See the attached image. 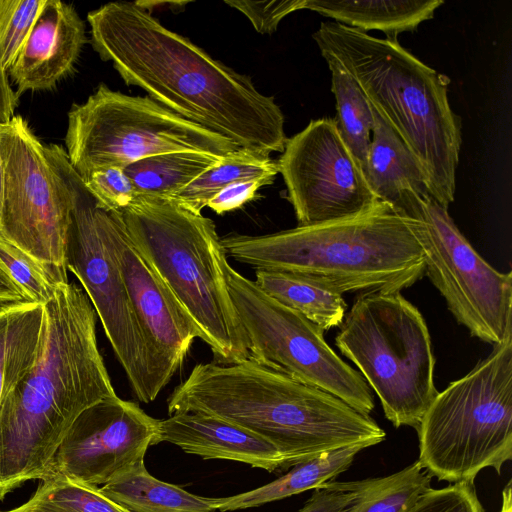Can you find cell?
<instances>
[{"label":"cell","instance_id":"cell-25","mask_svg":"<svg viewBox=\"0 0 512 512\" xmlns=\"http://www.w3.org/2000/svg\"><path fill=\"white\" fill-rule=\"evenodd\" d=\"M222 158L200 152H171L140 159L123 170L137 195L169 199Z\"/></svg>","mask_w":512,"mask_h":512},{"label":"cell","instance_id":"cell-33","mask_svg":"<svg viewBox=\"0 0 512 512\" xmlns=\"http://www.w3.org/2000/svg\"><path fill=\"white\" fill-rule=\"evenodd\" d=\"M83 182L98 202L111 211H123L137 196L132 182L122 168L96 170Z\"/></svg>","mask_w":512,"mask_h":512},{"label":"cell","instance_id":"cell-22","mask_svg":"<svg viewBox=\"0 0 512 512\" xmlns=\"http://www.w3.org/2000/svg\"><path fill=\"white\" fill-rule=\"evenodd\" d=\"M373 445L376 444L362 442L326 452L297 464L278 479L259 488L233 496L220 497L217 511L228 512L259 507L310 489H316L347 470L361 450Z\"/></svg>","mask_w":512,"mask_h":512},{"label":"cell","instance_id":"cell-6","mask_svg":"<svg viewBox=\"0 0 512 512\" xmlns=\"http://www.w3.org/2000/svg\"><path fill=\"white\" fill-rule=\"evenodd\" d=\"M120 213L132 244L191 319L214 362L250 356L214 222L172 199L146 195H137Z\"/></svg>","mask_w":512,"mask_h":512},{"label":"cell","instance_id":"cell-14","mask_svg":"<svg viewBox=\"0 0 512 512\" xmlns=\"http://www.w3.org/2000/svg\"><path fill=\"white\" fill-rule=\"evenodd\" d=\"M277 164L298 226L352 217L379 201L342 141L334 118L311 120L288 138Z\"/></svg>","mask_w":512,"mask_h":512},{"label":"cell","instance_id":"cell-10","mask_svg":"<svg viewBox=\"0 0 512 512\" xmlns=\"http://www.w3.org/2000/svg\"><path fill=\"white\" fill-rule=\"evenodd\" d=\"M227 275L252 357L370 415L374 397L369 385L326 343L322 329L267 295L230 264Z\"/></svg>","mask_w":512,"mask_h":512},{"label":"cell","instance_id":"cell-26","mask_svg":"<svg viewBox=\"0 0 512 512\" xmlns=\"http://www.w3.org/2000/svg\"><path fill=\"white\" fill-rule=\"evenodd\" d=\"M322 57L331 72V91L337 111L334 120L338 133L365 177L374 125L371 104L338 60L329 55Z\"/></svg>","mask_w":512,"mask_h":512},{"label":"cell","instance_id":"cell-1","mask_svg":"<svg viewBox=\"0 0 512 512\" xmlns=\"http://www.w3.org/2000/svg\"><path fill=\"white\" fill-rule=\"evenodd\" d=\"M87 20L94 50L127 85L239 148L284 151V114L249 76L167 29L135 2L107 3Z\"/></svg>","mask_w":512,"mask_h":512},{"label":"cell","instance_id":"cell-28","mask_svg":"<svg viewBox=\"0 0 512 512\" xmlns=\"http://www.w3.org/2000/svg\"><path fill=\"white\" fill-rule=\"evenodd\" d=\"M431 477L417 460L392 475L371 478L344 512H406L431 488Z\"/></svg>","mask_w":512,"mask_h":512},{"label":"cell","instance_id":"cell-7","mask_svg":"<svg viewBox=\"0 0 512 512\" xmlns=\"http://www.w3.org/2000/svg\"><path fill=\"white\" fill-rule=\"evenodd\" d=\"M422 467L438 480L498 474L512 458V332L462 378L438 392L417 429Z\"/></svg>","mask_w":512,"mask_h":512},{"label":"cell","instance_id":"cell-39","mask_svg":"<svg viewBox=\"0 0 512 512\" xmlns=\"http://www.w3.org/2000/svg\"><path fill=\"white\" fill-rule=\"evenodd\" d=\"M2 180H3V168H2V160L0 155V207H1V197H2Z\"/></svg>","mask_w":512,"mask_h":512},{"label":"cell","instance_id":"cell-30","mask_svg":"<svg viewBox=\"0 0 512 512\" xmlns=\"http://www.w3.org/2000/svg\"><path fill=\"white\" fill-rule=\"evenodd\" d=\"M0 264L32 302L45 304L63 282L0 232Z\"/></svg>","mask_w":512,"mask_h":512},{"label":"cell","instance_id":"cell-11","mask_svg":"<svg viewBox=\"0 0 512 512\" xmlns=\"http://www.w3.org/2000/svg\"><path fill=\"white\" fill-rule=\"evenodd\" d=\"M45 154L71 200L67 270L81 283L136 398L152 402L147 350L120 270L104 241L100 203L69 163L61 146H44Z\"/></svg>","mask_w":512,"mask_h":512},{"label":"cell","instance_id":"cell-34","mask_svg":"<svg viewBox=\"0 0 512 512\" xmlns=\"http://www.w3.org/2000/svg\"><path fill=\"white\" fill-rule=\"evenodd\" d=\"M232 8L243 13L256 31L270 34L276 31L280 21L290 13L305 9L306 0L273 1H225Z\"/></svg>","mask_w":512,"mask_h":512},{"label":"cell","instance_id":"cell-31","mask_svg":"<svg viewBox=\"0 0 512 512\" xmlns=\"http://www.w3.org/2000/svg\"><path fill=\"white\" fill-rule=\"evenodd\" d=\"M45 0H0V65L8 72Z\"/></svg>","mask_w":512,"mask_h":512},{"label":"cell","instance_id":"cell-29","mask_svg":"<svg viewBox=\"0 0 512 512\" xmlns=\"http://www.w3.org/2000/svg\"><path fill=\"white\" fill-rule=\"evenodd\" d=\"M0 512H128L104 496L99 487L64 477L42 480L23 504Z\"/></svg>","mask_w":512,"mask_h":512},{"label":"cell","instance_id":"cell-23","mask_svg":"<svg viewBox=\"0 0 512 512\" xmlns=\"http://www.w3.org/2000/svg\"><path fill=\"white\" fill-rule=\"evenodd\" d=\"M255 283L270 297L300 313L323 331L339 327L347 304L341 293L301 274L256 270Z\"/></svg>","mask_w":512,"mask_h":512},{"label":"cell","instance_id":"cell-24","mask_svg":"<svg viewBox=\"0 0 512 512\" xmlns=\"http://www.w3.org/2000/svg\"><path fill=\"white\" fill-rule=\"evenodd\" d=\"M43 318V304L32 301L0 309V403L33 365Z\"/></svg>","mask_w":512,"mask_h":512},{"label":"cell","instance_id":"cell-2","mask_svg":"<svg viewBox=\"0 0 512 512\" xmlns=\"http://www.w3.org/2000/svg\"><path fill=\"white\" fill-rule=\"evenodd\" d=\"M43 308L37 357L0 403V500L27 481L44 480L77 417L116 395L84 290L62 283Z\"/></svg>","mask_w":512,"mask_h":512},{"label":"cell","instance_id":"cell-5","mask_svg":"<svg viewBox=\"0 0 512 512\" xmlns=\"http://www.w3.org/2000/svg\"><path fill=\"white\" fill-rule=\"evenodd\" d=\"M321 55L334 57L420 161L433 198L454 201L462 144L461 119L448 99L449 77L399 42L335 21L312 34Z\"/></svg>","mask_w":512,"mask_h":512},{"label":"cell","instance_id":"cell-19","mask_svg":"<svg viewBox=\"0 0 512 512\" xmlns=\"http://www.w3.org/2000/svg\"><path fill=\"white\" fill-rule=\"evenodd\" d=\"M371 107L374 125L365 179L379 201L406 217L433 197L429 181L417 157L380 112L372 104Z\"/></svg>","mask_w":512,"mask_h":512},{"label":"cell","instance_id":"cell-21","mask_svg":"<svg viewBox=\"0 0 512 512\" xmlns=\"http://www.w3.org/2000/svg\"><path fill=\"white\" fill-rule=\"evenodd\" d=\"M100 492L128 512H216L220 497L192 494L153 477L144 461L126 469Z\"/></svg>","mask_w":512,"mask_h":512},{"label":"cell","instance_id":"cell-36","mask_svg":"<svg viewBox=\"0 0 512 512\" xmlns=\"http://www.w3.org/2000/svg\"><path fill=\"white\" fill-rule=\"evenodd\" d=\"M273 181V179L260 178L234 182L212 197L207 207L217 214L239 209L244 204L259 197L257 191L263 186L272 184Z\"/></svg>","mask_w":512,"mask_h":512},{"label":"cell","instance_id":"cell-12","mask_svg":"<svg viewBox=\"0 0 512 512\" xmlns=\"http://www.w3.org/2000/svg\"><path fill=\"white\" fill-rule=\"evenodd\" d=\"M0 155V232L67 283L70 196L22 116L0 125Z\"/></svg>","mask_w":512,"mask_h":512},{"label":"cell","instance_id":"cell-37","mask_svg":"<svg viewBox=\"0 0 512 512\" xmlns=\"http://www.w3.org/2000/svg\"><path fill=\"white\" fill-rule=\"evenodd\" d=\"M17 103L18 95L12 90L8 74L0 65V125L12 119Z\"/></svg>","mask_w":512,"mask_h":512},{"label":"cell","instance_id":"cell-4","mask_svg":"<svg viewBox=\"0 0 512 512\" xmlns=\"http://www.w3.org/2000/svg\"><path fill=\"white\" fill-rule=\"evenodd\" d=\"M227 257L256 270L292 272L343 294L400 292L425 272L406 217L378 201L352 217L266 235L220 238Z\"/></svg>","mask_w":512,"mask_h":512},{"label":"cell","instance_id":"cell-20","mask_svg":"<svg viewBox=\"0 0 512 512\" xmlns=\"http://www.w3.org/2000/svg\"><path fill=\"white\" fill-rule=\"evenodd\" d=\"M442 0H306L305 9L362 32L379 30L387 40L398 42L404 32H414L432 19Z\"/></svg>","mask_w":512,"mask_h":512},{"label":"cell","instance_id":"cell-38","mask_svg":"<svg viewBox=\"0 0 512 512\" xmlns=\"http://www.w3.org/2000/svg\"><path fill=\"white\" fill-rule=\"evenodd\" d=\"M30 301L0 264V309L9 305Z\"/></svg>","mask_w":512,"mask_h":512},{"label":"cell","instance_id":"cell-17","mask_svg":"<svg viewBox=\"0 0 512 512\" xmlns=\"http://www.w3.org/2000/svg\"><path fill=\"white\" fill-rule=\"evenodd\" d=\"M85 42V25L75 8L59 0H45L8 70L17 95L55 87L71 73Z\"/></svg>","mask_w":512,"mask_h":512},{"label":"cell","instance_id":"cell-13","mask_svg":"<svg viewBox=\"0 0 512 512\" xmlns=\"http://www.w3.org/2000/svg\"><path fill=\"white\" fill-rule=\"evenodd\" d=\"M424 256L425 272L457 322L496 345L512 332V273L493 268L433 197L406 217Z\"/></svg>","mask_w":512,"mask_h":512},{"label":"cell","instance_id":"cell-9","mask_svg":"<svg viewBox=\"0 0 512 512\" xmlns=\"http://www.w3.org/2000/svg\"><path fill=\"white\" fill-rule=\"evenodd\" d=\"M69 163L85 181L99 169H124L140 159L171 152L227 157L240 149L231 140L188 121L149 96H130L105 84L68 113Z\"/></svg>","mask_w":512,"mask_h":512},{"label":"cell","instance_id":"cell-8","mask_svg":"<svg viewBox=\"0 0 512 512\" xmlns=\"http://www.w3.org/2000/svg\"><path fill=\"white\" fill-rule=\"evenodd\" d=\"M335 338L378 396L394 427L418 429L438 391L426 322L400 292L366 291L345 313Z\"/></svg>","mask_w":512,"mask_h":512},{"label":"cell","instance_id":"cell-32","mask_svg":"<svg viewBox=\"0 0 512 512\" xmlns=\"http://www.w3.org/2000/svg\"><path fill=\"white\" fill-rule=\"evenodd\" d=\"M406 512H485L473 481L424 492Z\"/></svg>","mask_w":512,"mask_h":512},{"label":"cell","instance_id":"cell-35","mask_svg":"<svg viewBox=\"0 0 512 512\" xmlns=\"http://www.w3.org/2000/svg\"><path fill=\"white\" fill-rule=\"evenodd\" d=\"M370 479L325 482L315 489L298 512H344Z\"/></svg>","mask_w":512,"mask_h":512},{"label":"cell","instance_id":"cell-15","mask_svg":"<svg viewBox=\"0 0 512 512\" xmlns=\"http://www.w3.org/2000/svg\"><path fill=\"white\" fill-rule=\"evenodd\" d=\"M101 231L123 278L147 350L154 401L183 365L198 331L171 292L138 253L120 212L100 204Z\"/></svg>","mask_w":512,"mask_h":512},{"label":"cell","instance_id":"cell-3","mask_svg":"<svg viewBox=\"0 0 512 512\" xmlns=\"http://www.w3.org/2000/svg\"><path fill=\"white\" fill-rule=\"evenodd\" d=\"M169 415L198 412L271 443L288 468L385 431L341 399L299 382L251 355L232 364L199 363L167 400Z\"/></svg>","mask_w":512,"mask_h":512},{"label":"cell","instance_id":"cell-18","mask_svg":"<svg viewBox=\"0 0 512 512\" xmlns=\"http://www.w3.org/2000/svg\"><path fill=\"white\" fill-rule=\"evenodd\" d=\"M160 442L204 459L237 461L268 472L288 469L284 456L265 439L203 413L179 412L160 420Z\"/></svg>","mask_w":512,"mask_h":512},{"label":"cell","instance_id":"cell-16","mask_svg":"<svg viewBox=\"0 0 512 512\" xmlns=\"http://www.w3.org/2000/svg\"><path fill=\"white\" fill-rule=\"evenodd\" d=\"M159 425V419L135 402L117 394L104 398L74 421L45 479L64 477L84 485H104L144 461L148 448L159 443Z\"/></svg>","mask_w":512,"mask_h":512},{"label":"cell","instance_id":"cell-27","mask_svg":"<svg viewBox=\"0 0 512 512\" xmlns=\"http://www.w3.org/2000/svg\"><path fill=\"white\" fill-rule=\"evenodd\" d=\"M278 164L269 154L240 148L202 173L172 199L182 207L201 213L221 189L241 180L275 179Z\"/></svg>","mask_w":512,"mask_h":512}]
</instances>
